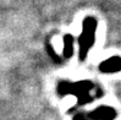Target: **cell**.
<instances>
[{
    "instance_id": "1",
    "label": "cell",
    "mask_w": 121,
    "mask_h": 120,
    "mask_svg": "<svg viewBox=\"0 0 121 120\" xmlns=\"http://www.w3.org/2000/svg\"><path fill=\"white\" fill-rule=\"evenodd\" d=\"M58 92L60 93V96H65L69 93L76 96L78 105H83L84 103L91 102L94 97H102L103 94L102 89L91 81H80L75 83L61 81L58 84Z\"/></svg>"
},
{
    "instance_id": "2",
    "label": "cell",
    "mask_w": 121,
    "mask_h": 120,
    "mask_svg": "<svg viewBox=\"0 0 121 120\" xmlns=\"http://www.w3.org/2000/svg\"><path fill=\"white\" fill-rule=\"evenodd\" d=\"M97 26L98 22L94 17L88 16L84 18L83 21V27H82V32L81 36L78 37V55H80V60H86L89 49L93 47L94 39H95V31H97Z\"/></svg>"
},
{
    "instance_id": "3",
    "label": "cell",
    "mask_w": 121,
    "mask_h": 120,
    "mask_svg": "<svg viewBox=\"0 0 121 120\" xmlns=\"http://www.w3.org/2000/svg\"><path fill=\"white\" fill-rule=\"evenodd\" d=\"M91 119L93 120H112L116 116V111L114 110L111 107H106V105H102L94 109L93 111H91L89 114H87Z\"/></svg>"
},
{
    "instance_id": "4",
    "label": "cell",
    "mask_w": 121,
    "mask_h": 120,
    "mask_svg": "<svg viewBox=\"0 0 121 120\" xmlns=\"http://www.w3.org/2000/svg\"><path fill=\"white\" fill-rule=\"evenodd\" d=\"M99 70L105 74H112L121 71V58L120 56H111V58L104 60L99 65Z\"/></svg>"
},
{
    "instance_id": "5",
    "label": "cell",
    "mask_w": 121,
    "mask_h": 120,
    "mask_svg": "<svg viewBox=\"0 0 121 120\" xmlns=\"http://www.w3.org/2000/svg\"><path fill=\"white\" fill-rule=\"evenodd\" d=\"M73 53V37L72 34H65L64 36V56L71 58Z\"/></svg>"
},
{
    "instance_id": "6",
    "label": "cell",
    "mask_w": 121,
    "mask_h": 120,
    "mask_svg": "<svg viewBox=\"0 0 121 120\" xmlns=\"http://www.w3.org/2000/svg\"><path fill=\"white\" fill-rule=\"evenodd\" d=\"M73 120H91V118L87 114H83V113H78V114L75 115Z\"/></svg>"
}]
</instances>
